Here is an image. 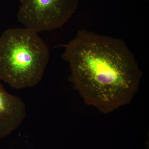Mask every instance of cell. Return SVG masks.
<instances>
[{
	"instance_id": "cell-4",
	"label": "cell",
	"mask_w": 149,
	"mask_h": 149,
	"mask_svg": "<svg viewBox=\"0 0 149 149\" xmlns=\"http://www.w3.org/2000/svg\"><path fill=\"white\" fill-rule=\"evenodd\" d=\"M26 114L23 100L18 96L10 94L0 83V139L19 127Z\"/></svg>"
},
{
	"instance_id": "cell-3",
	"label": "cell",
	"mask_w": 149,
	"mask_h": 149,
	"mask_svg": "<svg viewBox=\"0 0 149 149\" xmlns=\"http://www.w3.org/2000/svg\"><path fill=\"white\" fill-rule=\"evenodd\" d=\"M79 0H24L18 20L35 32L52 31L62 27L77 9Z\"/></svg>"
},
{
	"instance_id": "cell-2",
	"label": "cell",
	"mask_w": 149,
	"mask_h": 149,
	"mask_svg": "<svg viewBox=\"0 0 149 149\" xmlns=\"http://www.w3.org/2000/svg\"><path fill=\"white\" fill-rule=\"evenodd\" d=\"M49 58L48 46L31 29L10 28L0 37V80L12 88L36 86L42 78Z\"/></svg>"
},
{
	"instance_id": "cell-1",
	"label": "cell",
	"mask_w": 149,
	"mask_h": 149,
	"mask_svg": "<svg viewBox=\"0 0 149 149\" xmlns=\"http://www.w3.org/2000/svg\"><path fill=\"white\" fill-rule=\"evenodd\" d=\"M64 47L70 81L86 103L108 113L130 102L142 74L123 40L83 29Z\"/></svg>"
},
{
	"instance_id": "cell-5",
	"label": "cell",
	"mask_w": 149,
	"mask_h": 149,
	"mask_svg": "<svg viewBox=\"0 0 149 149\" xmlns=\"http://www.w3.org/2000/svg\"><path fill=\"white\" fill-rule=\"evenodd\" d=\"M24 1V0H19V1H20V3L22 2H23V1Z\"/></svg>"
}]
</instances>
